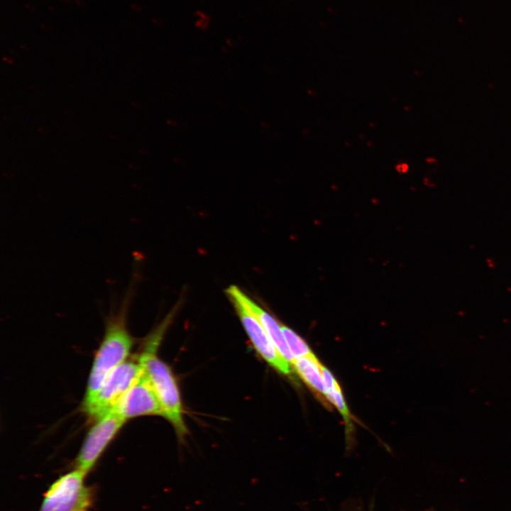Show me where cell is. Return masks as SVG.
Masks as SVG:
<instances>
[{
    "label": "cell",
    "instance_id": "cell-10",
    "mask_svg": "<svg viewBox=\"0 0 511 511\" xmlns=\"http://www.w3.org/2000/svg\"><path fill=\"white\" fill-rule=\"evenodd\" d=\"M322 372L326 388L325 397L342 415L347 429H351V416L345 402L341 389L332 373L323 365Z\"/></svg>",
    "mask_w": 511,
    "mask_h": 511
},
{
    "label": "cell",
    "instance_id": "cell-9",
    "mask_svg": "<svg viewBox=\"0 0 511 511\" xmlns=\"http://www.w3.org/2000/svg\"><path fill=\"white\" fill-rule=\"evenodd\" d=\"M301 379L320 395L326 394L322 366L314 354L294 359L291 363Z\"/></svg>",
    "mask_w": 511,
    "mask_h": 511
},
{
    "label": "cell",
    "instance_id": "cell-7",
    "mask_svg": "<svg viewBox=\"0 0 511 511\" xmlns=\"http://www.w3.org/2000/svg\"><path fill=\"white\" fill-rule=\"evenodd\" d=\"M111 410L125 420L143 415H159L163 412L147 377L142 373Z\"/></svg>",
    "mask_w": 511,
    "mask_h": 511
},
{
    "label": "cell",
    "instance_id": "cell-4",
    "mask_svg": "<svg viewBox=\"0 0 511 511\" xmlns=\"http://www.w3.org/2000/svg\"><path fill=\"white\" fill-rule=\"evenodd\" d=\"M141 373L142 368L138 361H124L106 377L90 400L84 401V412L96 419L108 412Z\"/></svg>",
    "mask_w": 511,
    "mask_h": 511
},
{
    "label": "cell",
    "instance_id": "cell-2",
    "mask_svg": "<svg viewBox=\"0 0 511 511\" xmlns=\"http://www.w3.org/2000/svg\"><path fill=\"white\" fill-rule=\"evenodd\" d=\"M165 325V322L150 336L138 361L159 400L163 417L182 437L187 434V428L179 388L170 368L156 354Z\"/></svg>",
    "mask_w": 511,
    "mask_h": 511
},
{
    "label": "cell",
    "instance_id": "cell-11",
    "mask_svg": "<svg viewBox=\"0 0 511 511\" xmlns=\"http://www.w3.org/2000/svg\"><path fill=\"white\" fill-rule=\"evenodd\" d=\"M281 328L294 359L314 354L307 344L297 333L282 324Z\"/></svg>",
    "mask_w": 511,
    "mask_h": 511
},
{
    "label": "cell",
    "instance_id": "cell-8",
    "mask_svg": "<svg viewBox=\"0 0 511 511\" xmlns=\"http://www.w3.org/2000/svg\"><path fill=\"white\" fill-rule=\"evenodd\" d=\"M240 296L246 306L262 324L278 351L291 363L294 358L287 344L282 331L281 324H279L270 314L246 295L242 290H240Z\"/></svg>",
    "mask_w": 511,
    "mask_h": 511
},
{
    "label": "cell",
    "instance_id": "cell-3",
    "mask_svg": "<svg viewBox=\"0 0 511 511\" xmlns=\"http://www.w3.org/2000/svg\"><path fill=\"white\" fill-rule=\"evenodd\" d=\"M86 474L76 468L60 476L45 493L38 511H89L92 493L84 483Z\"/></svg>",
    "mask_w": 511,
    "mask_h": 511
},
{
    "label": "cell",
    "instance_id": "cell-5",
    "mask_svg": "<svg viewBox=\"0 0 511 511\" xmlns=\"http://www.w3.org/2000/svg\"><path fill=\"white\" fill-rule=\"evenodd\" d=\"M240 290L238 287L231 285L226 290V293L256 351L278 372L290 374L291 363L278 351L258 319L243 303Z\"/></svg>",
    "mask_w": 511,
    "mask_h": 511
},
{
    "label": "cell",
    "instance_id": "cell-1",
    "mask_svg": "<svg viewBox=\"0 0 511 511\" xmlns=\"http://www.w3.org/2000/svg\"><path fill=\"white\" fill-rule=\"evenodd\" d=\"M133 281H130L117 309L106 319L104 336L93 361L84 401L96 394L106 377L124 362L133 346V340L126 320L133 296Z\"/></svg>",
    "mask_w": 511,
    "mask_h": 511
},
{
    "label": "cell",
    "instance_id": "cell-6",
    "mask_svg": "<svg viewBox=\"0 0 511 511\" xmlns=\"http://www.w3.org/2000/svg\"><path fill=\"white\" fill-rule=\"evenodd\" d=\"M125 422L113 410L97 418L81 446L76 458V468L87 473Z\"/></svg>",
    "mask_w": 511,
    "mask_h": 511
},
{
    "label": "cell",
    "instance_id": "cell-12",
    "mask_svg": "<svg viewBox=\"0 0 511 511\" xmlns=\"http://www.w3.org/2000/svg\"><path fill=\"white\" fill-rule=\"evenodd\" d=\"M396 170L399 172H405L408 170V165L406 163L398 164L396 167Z\"/></svg>",
    "mask_w": 511,
    "mask_h": 511
},
{
    "label": "cell",
    "instance_id": "cell-13",
    "mask_svg": "<svg viewBox=\"0 0 511 511\" xmlns=\"http://www.w3.org/2000/svg\"><path fill=\"white\" fill-rule=\"evenodd\" d=\"M4 60L6 62H9V63H12V60H9L7 57H4Z\"/></svg>",
    "mask_w": 511,
    "mask_h": 511
}]
</instances>
